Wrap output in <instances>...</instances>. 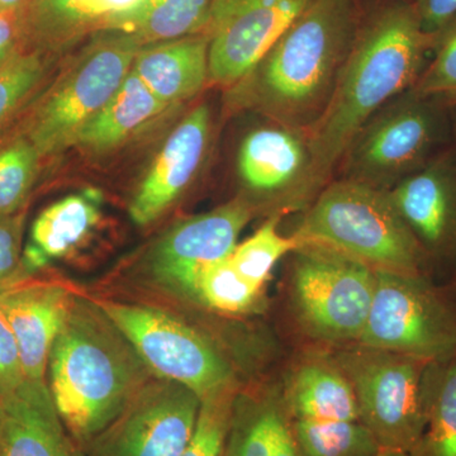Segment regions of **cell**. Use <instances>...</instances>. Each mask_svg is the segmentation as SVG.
Masks as SVG:
<instances>
[{"instance_id": "obj_2", "label": "cell", "mask_w": 456, "mask_h": 456, "mask_svg": "<svg viewBox=\"0 0 456 456\" xmlns=\"http://www.w3.org/2000/svg\"><path fill=\"white\" fill-rule=\"evenodd\" d=\"M359 28L355 0H311L237 83L246 101L273 121L310 132L329 107Z\"/></svg>"}, {"instance_id": "obj_3", "label": "cell", "mask_w": 456, "mask_h": 456, "mask_svg": "<svg viewBox=\"0 0 456 456\" xmlns=\"http://www.w3.org/2000/svg\"><path fill=\"white\" fill-rule=\"evenodd\" d=\"M143 364L98 305L74 303L51 349L49 389L80 449L112 424L142 388Z\"/></svg>"}, {"instance_id": "obj_7", "label": "cell", "mask_w": 456, "mask_h": 456, "mask_svg": "<svg viewBox=\"0 0 456 456\" xmlns=\"http://www.w3.org/2000/svg\"><path fill=\"white\" fill-rule=\"evenodd\" d=\"M439 101L410 89L378 110L342 156L340 178L389 191L425 167L443 139Z\"/></svg>"}, {"instance_id": "obj_14", "label": "cell", "mask_w": 456, "mask_h": 456, "mask_svg": "<svg viewBox=\"0 0 456 456\" xmlns=\"http://www.w3.org/2000/svg\"><path fill=\"white\" fill-rule=\"evenodd\" d=\"M253 213V207L246 200H236L175 224L152 254L156 277L194 296L200 274L231 256Z\"/></svg>"}, {"instance_id": "obj_36", "label": "cell", "mask_w": 456, "mask_h": 456, "mask_svg": "<svg viewBox=\"0 0 456 456\" xmlns=\"http://www.w3.org/2000/svg\"><path fill=\"white\" fill-rule=\"evenodd\" d=\"M20 263V224L0 215V285L16 274Z\"/></svg>"}, {"instance_id": "obj_10", "label": "cell", "mask_w": 456, "mask_h": 456, "mask_svg": "<svg viewBox=\"0 0 456 456\" xmlns=\"http://www.w3.org/2000/svg\"><path fill=\"white\" fill-rule=\"evenodd\" d=\"M95 42L68 79L37 113L29 141L38 155L73 145L75 137L121 86L141 49L134 36L117 31Z\"/></svg>"}, {"instance_id": "obj_4", "label": "cell", "mask_w": 456, "mask_h": 456, "mask_svg": "<svg viewBox=\"0 0 456 456\" xmlns=\"http://www.w3.org/2000/svg\"><path fill=\"white\" fill-rule=\"evenodd\" d=\"M298 244L334 248L375 270L424 275L428 261L388 191L331 179L290 233Z\"/></svg>"}, {"instance_id": "obj_20", "label": "cell", "mask_w": 456, "mask_h": 456, "mask_svg": "<svg viewBox=\"0 0 456 456\" xmlns=\"http://www.w3.org/2000/svg\"><path fill=\"white\" fill-rule=\"evenodd\" d=\"M281 399L292 421H360L353 388L331 355L302 362Z\"/></svg>"}, {"instance_id": "obj_9", "label": "cell", "mask_w": 456, "mask_h": 456, "mask_svg": "<svg viewBox=\"0 0 456 456\" xmlns=\"http://www.w3.org/2000/svg\"><path fill=\"white\" fill-rule=\"evenodd\" d=\"M98 307L161 379L183 384L200 399L235 388L226 359L182 321L142 305L102 302Z\"/></svg>"}, {"instance_id": "obj_15", "label": "cell", "mask_w": 456, "mask_h": 456, "mask_svg": "<svg viewBox=\"0 0 456 456\" xmlns=\"http://www.w3.org/2000/svg\"><path fill=\"white\" fill-rule=\"evenodd\" d=\"M388 193L426 259L456 261L455 156H434Z\"/></svg>"}, {"instance_id": "obj_24", "label": "cell", "mask_w": 456, "mask_h": 456, "mask_svg": "<svg viewBox=\"0 0 456 456\" xmlns=\"http://www.w3.org/2000/svg\"><path fill=\"white\" fill-rule=\"evenodd\" d=\"M213 0H141L117 17L107 31L134 36L142 45L206 32Z\"/></svg>"}, {"instance_id": "obj_1", "label": "cell", "mask_w": 456, "mask_h": 456, "mask_svg": "<svg viewBox=\"0 0 456 456\" xmlns=\"http://www.w3.org/2000/svg\"><path fill=\"white\" fill-rule=\"evenodd\" d=\"M432 46L435 41L411 4L383 9L360 27L329 107L308 132L321 188L334 176L360 128L415 86Z\"/></svg>"}, {"instance_id": "obj_19", "label": "cell", "mask_w": 456, "mask_h": 456, "mask_svg": "<svg viewBox=\"0 0 456 456\" xmlns=\"http://www.w3.org/2000/svg\"><path fill=\"white\" fill-rule=\"evenodd\" d=\"M208 53L206 33L156 42L141 46L132 71L170 107L194 97L208 83Z\"/></svg>"}, {"instance_id": "obj_6", "label": "cell", "mask_w": 456, "mask_h": 456, "mask_svg": "<svg viewBox=\"0 0 456 456\" xmlns=\"http://www.w3.org/2000/svg\"><path fill=\"white\" fill-rule=\"evenodd\" d=\"M292 302L305 331L329 344H356L367 325L377 270L334 248L294 251Z\"/></svg>"}, {"instance_id": "obj_37", "label": "cell", "mask_w": 456, "mask_h": 456, "mask_svg": "<svg viewBox=\"0 0 456 456\" xmlns=\"http://www.w3.org/2000/svg\"><path fill=\"white\" fill-rule=\"evenodd\" d=\"M20 27L18 17L0 14V66L13 55Z\"/></svg>"}, {"instance_id": "obj_39", "label": "cell", "mask_w": 456, "mask_h": 456, "mask_svg": "<svg viewBox=\"0 0 456 456\" xmlns=\"http://www.w3.org/2000/svg\"><path fill=\"white\" fill-rule=\"evenodd\" d=\"M377 456H411L410 452H401V450L395 449H380Z\"/></svg>"}, {"instance_id": "obj_38", "label": "cell", "mask_w": 456, "mask_h": 456, "mask_svg": "<svg viewBox=\"0 0 456 456\" xmlns=\"http://www.w3.org/2000/svg\"><path fill=\"white\" fill-rule=\"evenodd\" d=\"M27 0H0V14H12L20 18Z\"/></svg>"}, {"instance_id": "obj_22", "label": "cell", "mask_w": 456, "mask_h": 456, "mask_svg": "<svg viewBox=\"0 0 456 456\" xmlns=\"http://www.w3.org/2000/svg\"><path fill=\"white\" fill-rule=\"evenodd\" d=\"M167 108L131 69L110 101L80 130L73 145L92 151L112 149Z\"/></svg>"}, {"instance_id": "obj_17", "label": "cell", "mask_w": 456, "mask_h": 456, "mask_svg": "<svg viewBox=\"0 0 456 456\" xmlns=\"http://www.w3.org/2000/svg\"><path fill=\"white\" fill-rule=\"evenodd\" d=\"M73 307L70 294L57 285H27L0 293V308L16 336L26 380L45 382L53 342Z\"/></svg>"}, {"instance_id": "obj_21", "label": "cell", "mask_w": 456, "mask_h": 456, "mask_svg": "<svg viewBox=\"0 0 456 456\" xmlns=\"http://www.w3.org/2000/svg\"><path fill=\"white\" fill-rule=\"evenodd\" d=\"M224 456H301L283 399L236 395Z\"/></svg>"}, {"instance_id": "obj_5", "label": "cell", "mask_w": 456, "mask_h": 456, "mask_svg": "<svg viewBox=\"0 0 456 456\" xmlns=\"http://www.w3.org/2000/svg\"><path fill=\"white\" fill-rule=\"evenodd\" d=\"M331 356L353 388L360 422L380 448L411 452L428 422L432 362L362 344Z\"/></svg>"}, {"instance_id": "obj_26", "label": "cell", "mask_w": 456, "mask_h": 456, "mask_svg": "<svg viewBox=\"0 0 456 456\" xmlns=\"http://www.w3.org/2000/svg\"><path fill=\"white\" fill-rule=\"evenodd\" d=\"M411 456H456V355L432 362L428 422Z\"/></svg>"}, {"instance_id": "obj_12", "label": "cell", "mask_w": 456, "mask_h": 456, "mask_svg": "<svg viewBox=\"0 0 456 456\" xmlns=\"http://www.w3.org/2000/svg\"><path fill=\"white\" fill-rule=\"evenodd\" d=\"M237 174L245 191L269 206L273 215L305 209L322 191L308 132L273 119L245 134Z\"/></svg>"}, {"instance_id": "obj_27", "label": "cell", "mask_w": 456, "mask_h": 456, "mask_svg": "<svg viewBox=\"0 0 456 456\" xmlns=\"http://www.w3.org/2000/svg\"><path fill=\"white\" fill-rule=\"evenodd\" d=\"M301 456H377L380 445L360 421H292Z\"/></svg>"}, {"instance_id": "obj_28", "label": "cell", "mask_w": 456, "mask_h": 456, "mask_svg": "<svg viewBox=\"0 0 456 456\" xmlns=\"http://www.w3.org/2000/svg\"><path fill=\"white\" fill-rule=\"evenodd\" d=\"M281 216H270L253 236L237 244L231 254L230 263L236 272L256 287L264 288L273 269L285 255L299 248L292 235L284 236L279 231Z\"/></svg>"}, {"instance_id": "obj_25", "label": "cell", "mask_w": 456, "mask_h": 456, "mask_svg": "<svg viewBox=\"0 0 456 456\" xmlns=\"http://www.w3.org/2000/svg\"><path fill=\"white\" fill-rule=\"evenodd\" d=\"M95 191L59 200L38 216L32 226V242L45 260L64 256L86 239L99 220Z\"/></svg>"}, {"instance_id": "obj_29", "label": "cell", "mask_w": 456, "mask_h": 456, "mask_svg": "<svg viewBox=\"0 0 456 456\" xmlns=\"http://www.w3.org/2000/svg\"><path fill=\"white\" fill-rule=\"evenodd\" d=\"M263 288L256 287L242 278L228 259L208 266L196 285L200 302L224 314H246L260 302Z\"/></svg>"}, {"instance_id": "obj_30", "label": "cell", "mask_w": 456, "mask_h": 456, "mask_svg": "<svg viewBox=\"0 0 456 456\" xmlns=\"http://www.w3.org/2000/svg\"><path fill=\"white\" fill-rule=\"evenodd\" d=\"M235 399V388L215 393L202 399L196 426L180 456L226 454Z\"/></svg>"}, {"instance_id": "obj_35", "label": "cell", "mask_w": 456, "mask_h": 456, "mask_svg": "<svg viewBox=\"0 0 456 456\" xmlns=\"http://www.w3.org/2000/svg\"><path fill=\"white\" fill-rule=\"evenodd\" d=\"M413 7L419 25L435 44L456 22V0H417Z\"/></svg>"}, {"instance_id": "obj_40", "label": "cell", "mask_w": 456, "mask_h": 456, "mask_svg": "<svg viewBox=\"0 0 456 456\" xmlns=\"http://www.w3.org/2000/svg\"><path fill=\"white\" fill-rule=\"evenodd\" d=\"M2 416H3V404H2V399H0V425H2Z\"/></svg>"}, {"instance_id": "obj_16", "label": "cell", "mask_w": 456, "mask_h": 456, "mask_svg": "<svg viewBox=\"0 0 456 456\" xmlns=\"http://www.w3.org/2000/svg\"><path fill=\"white\" fill-rule=\"evenodd\" d=\"M211 130V110L206 104L194 108L176 126L132 200L130 216L134 224H151L196 178L208 150Z\"/></svg>"}, {"instance_id": "obj_11", "label": "cell", "mask_w": 456, "mask_h": 456, "mask_svg": "<svg viewBox=\"0 0 456 456\" xmlns=\"http://www.w3.org/2000/svg\"><path fill=\"white\" fill-rule=\"evenodd\" d=\"M200 402L183 384L167 379L147 384L84 446L83 456H180L196 426Z\"/></svg>"}, {"instance_id": "obj_8", "label": "cell", "mask_w": 456, "mask_h": 456, "mask_svg": "<svg viewBox=\"0 0 456 456\" xmlns=\"http://www.w3.org/2000/svg\"><path fill=\"white\" fill-rule=\"evenodd\" d=\"M356 344L444 362L456 355V310L425 275L377 270L367 325Z\"/></svg>"}, {"instance_id": "obj_34", "label": "cell", "mask_w": 456, "mask_h": 456, "mask_svg": "<svg viewBox=\"0 0 456 456\" xmlns=\"http://www.w3.org/2000/svg\"><path fill=\"white\" fill-rule=\"evenodd\" d=\"M25 380L16 336L0 308V399L17 391Z\"/></svg>"}, {"instance_id": "obj_13", "label": "cell", "mask_w": 456, "mask_h": 456, "mask_svg": "<svg viewBox=\"0 0 456 456\" xmlns=\"http://www.w3.org/2000/svg\"><path fill=\"white\" fill-rule=\"evenodd\" d=\"M311 0H213L208 82L231 86L250 73Z\"/></svg>"}, {"instance_id": "obj_32", "label": "cell", "mask_w": 456, "mask_h": 456, "mask_svg": "<svg viewBox=\"0 0 456 456\" xmlns=\"http://www.w3.org/2000/svg\"><path fill=\"white\" fill-rule=\"evenodd\" d=\"M434 60L424 69L415 86L417 94L440 101L456 99V22L437 38Z\"/></svg>"}, {"instance_id": "obj_33", "label": "cell", "mask_w": 456, "mask_h": 456, "mask_svg": "<svg viewBox=\"0 0 456 456\" xmlns=\"http://www.w3.org/2000/svg\"><path fill=\"white\" fill-rule=\"evenodd\" d=\"M42 75L37 55L14 53L0 66V122L35 88Z\"/></svg>"}, {"instance_id": "obj_31", "label": "cell", "mask_w": 456, "mask_h": 456, "mask_svg": "<svg viewBox=\"0 0 456 456\" xmlns=\"http://www.w3.org/2000/svg\"><path fill=\"white\" fill-rule=\"evenodd\" d=\"M37 150L20 140L0 151V215H9L28 194L35 179Z\"/></svg>"}, {"instance_id": "obj_18", "label": "cell", "mask_w": 456, "mask_h": 456, "mask_svg": "<svg viewBox=\"0 0 456 456\" xmlns=\"http://www.w3.org/2000/svg\"><path fill=\"white\" fill-rule=\"evenodd\" d=\"M2 404L0 456H83L57 412L46 382L25 380Z\"/></svg>"}, {"instance_id": "obj_23", "label": "cell", "mask_w": 456, "mask_h": 456, "mask_svg": "<svg viewBox=\"0 0 456 456\" xmlns=\"http://www.w3.org/2000/svg\"><path fill=\"white\" fill-rule=\"evenodd\" d=\"M141 0H27L20 26L42 40H66L90 29H107Z\"/></svg>"}]
</instances>
